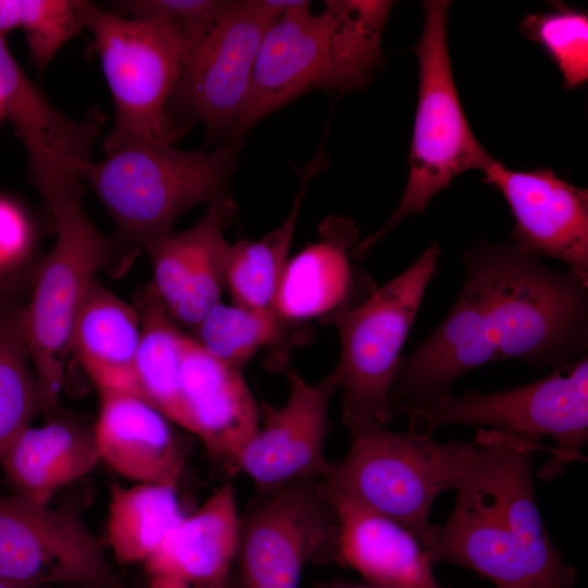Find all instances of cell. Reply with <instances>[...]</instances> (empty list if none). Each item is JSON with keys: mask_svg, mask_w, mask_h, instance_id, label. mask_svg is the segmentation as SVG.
<instances>
[{"mask_svg": "<svg viewBox=\"0 0 588 588\" xmlns=\"http://www.w3.org/2000/svg\"><path fill=\"white\" fill-rule=\"evenodd\" d=\"M463 265L454 305L401 358L389 395L393 415L451 396L458 377L486 364L517 358L555 369L587 355L588 279L551 269L510 241L475 243Z\"/></svg>", "mask_w": 588, "mask_h": 588, "instance_id": "obj_1", "label": "cell"}, {"mask_svg": "<svg viewBox=\"0 0 588 588\" xmlns=\"http://www.w3.org/2000/svg\"><path fill=\"white\" fill-rule=\"evenodd\" d=\"M539 443L479 428L455 487L453 510L425 554L433 567H466L495 588H574L576 571L547 532L537 507L532 456Z\"/></svg>", "mask_w": 588, "mask_h": 588, "instance_id": "obj_2", "label": "cell"}, {"mask_svg": "<svg viewBox=\"0 0 588 588\" xmlns=\"http://www.w3.org/2000/svg\"><path fill=\"white\" fill-rule=\"evenodd\" d=\"M324 3L315 14L308 1H298L266 32L232 144L240 146L250 127L302 94L358 89L382 65L381 37L393 2Z\"/></svg>", "mask_w": 588, "mask_h": 588, "instance_id": "obj_3", "label": "cell"}, {"mask_svg": "<svg viewBox=\"0 0 588 588\" xmlns=\"http://www.w3.org/2000/svg\"><path fill=\"white\" fill-rule=\"evenodd\" d=\"M84 27L94 38L115 109L106 155L133 144H171L183 135L167 111L186 56L201 37L160 17H125L85 3Z\"/></svg>", "mask_w": 588, "mask_h": 588, "instance_id": "obj_4", "label": "cell"}, {"mask_svg": "<svg viewBox=\"0 0 588 588\" xmlns=\"http://www.w3.org/2000/svg\"><path fill=\"white\" fill-rule=\"evenodd\" d=\"M238 146L211 152L171 144L120 147L82 172L121 234L146 250L172 233L175 220L199 204L228 197Z\"/></svg>", "mask_w": 588, "mask_h": 588, "instance_id": "obj_5", "label": "cell"}, {"mask_svg": "<svg viewBox=\"0 0 588 588\" xmlns=\"http://www.w3.org/2000/svg\"><path fill=\"white\" fill-rule=\"evenodd\" d=\"M350 434L346 454L331 462L323 486L397 523L427 549L438 529L431 507L440 493L455 489L470 442H440L409 427H363Z\"/></svg>", "mask_w": 588, "mask_h": 588, "instance_id": "obj_6", "label": "cell"}, {"mask_svg": "<svg viewBox=\"0 0 588 588\" xmlns=\"http://www.w3.org/2000/svg\"><path fill=\"white\" fill-rule=\"evenodd\" d=\"M425 22L416 47L418 94L408 158V179L390 218L358 243L356 259L404 219L420 215L460 174L483 170L493 158L475 137L454 83L446 38L449 1H424Z\"/></svg>", "mask_w": 588, "mask_h": 588, "instance_id": "obj_7", "label": "cell"}, {"mask_svg": "<svg viewBox=\"0 0 588 588\" xmlns=\"http://www.w3.org/2000/svg\"><path fill=\"white\" fill-rule=\"evenodd\" d=\"M441 252L438 242L431 243L413 265L333 321L340 357L332 373L342 390L341 420L348 431L392 420L390 390Z\"/></svg>", "mask_w": 588, "mask_h": 588, "instance_id": "obj_8", "label": "cell"}, {"mask_svg": "<svg viewBox=\"0 0 588 588\" xmlns=\"http://www.w3.org/2000/svg\"><path fill=\"white\" fill-rule=\"evenodd\" d=\"M406 416L408 427L419 432L462 425L486 426L535 443L551 438L554 448L539 477L555 478L572 463L586 460L581 452L588 441V355L527 384L452 394Z\"/></svg>", "mask_w": 588, "mask_h": 588, "instance_id": "obj_9", "label": "cell"}, {"mask_svg": "<svg viewBox=\"0 0 588 588\" xmlns=\"http://www.w3.org/2000/svg\"><path fill=\"white\" fill-rule=\"evenodd\" d=\"M81 196L82 192L65 193L45 204L57 240L40 265L25 307L30 358L46 414L56 406L63 383L75 316L113 249L89 220Z\"/></svg>", "mask_w": 588, "mask_h": 588, "instance_id": "obj_10", "label": "cell"}, {"mask_svg": "<svg viewBox=\"0 0 588 588\" xmlns=\"http://www.w3.org/2000/svg\"><path fill=\"white\" fill-rule=\"evenodd\" d=\"M338 514L322 479L303 478L257 497L241 516L242 588H298L308 563L336 561Z\"/></svg>", "mask_w": 588, "mask_h": 588, "instance_id": "obj_11", "label": "cell"}, {"mask_svg": "<svg viewBox=\"0 0 588 588\" xmlns=\"http://www.w3.org/2000/svg\"><path fill=\"white\" fill-rule=\"evenodd\" d=\"M0 581L20 588H125L74 504L0 494Z\"/></svg>", "mask_w": 588, "mask_h": 588, "instance_id": "obj_12", "label": "cell"}, {"mask_svg": "<svg viewBox=\"0 0 588 588\" xmlns=\"http://www.w3.org/2000/svg\"><path fill=\"white\" fill-rule=\"evenodd\" d=\"M298 1H225L212 26L189 49L175 93L205 123L207 135L233 132L245 106L264 36Z\"/></svg>", "mask_w": 588, "mask_h": 588, "instance_id": "obj_13", "label": "cell"}, {"mask_svg": "<svg viewBox=\"0 0 588 588\" xmlns=\"http://www.w3.org/2000/svg\"><path fill=\"white\" fill-rule=\"evenodd\" d=\"M289 396L281 406L262 403L261 422L243 448L236 473L246 474L257 497L292 481L322 478L331 462L324 455L328 411L339 389L331 372L316 384L287 370Z\"/></svg>", "mask_w": 588, "mask_h": 588, "instance_id": "obj_14", "label": "cell"}, {"mask_svg": "<svg viewBox=\"0 0 588 588\" xmlns=\"http://www.w3.org/2000/svg\"><path fill=\"white\" fill-rule=\"evenodd\" d=\"M482 172V181L503 195L512 212L510 242L588 279V191L551 169L514 171L493 159Z\"/></svg>", "mask_w": 588, "mask_h": 588, "instance_id": "obj_15", "label": "cell"}, {"mask_svg": "<svg viewBox=\"0 0 588 588\" xmlns=\"http://www.w3.org/2000/svg\"><path fill=\"white\" fill-rule=\"evenodd\" d=\"M0 108L23 139L32 182L44 203L82 192L97 134L94 122H76L53 108L27 78L0 35Z\"/></svg>", "mask_w": 588, "mask_h": 588, "instance_id": "obj_16", "label": "cell"}, {"mask_svg": "<svg viewBox=\"0 0 588 588\" xmlns=\"http://www.w3.org/2000/svg\"><path fill=\"white\" fill-rule=\"evenodd\" d=\"M358 243L353 220L326 218L318 240L289 258L271 309L294 324L313 320L333 323L340 315L366 301L377 285L355 265Z\"/></svg>", "mask_w": 588, "mask_h": 588, "instance_id": "obj_17", "label": "cell"}, {"mask_svg": "<svg viewBox=\"0 0 588 588\" xmlns=\"http://www.w3.org/2000/svg\"><path fill=\"white\" fill-rule=\"evenodd\" d=\"M180 393L186 430L197 436L208 454L229 475L260 424V407L242 369L208 354L186 335L181 355Z\"/></svg>", "mask_w": 588, "mask_h": 588, "instance_id": "obj_18", "label": "cell"}, {"mask_svg": "<svg viewBox=\"0 0 588 588\" xmlns=\"http://www.w3.org/2000/svg\"><path fill=\"white\" fill-rule=\"evenodd\" d=\"M241 516L230 483L183 516L144 562L149 588H226L236 560Z\"/></svg>", "mask_w": 588, "mask_h": 588, "instance_id": "obj_19", "label": "cell"}, {"mask_svg": "<svg viewBox=\"0 0 588 588\" xmlns=\"http://www.w3.org/2000/svg\"><path fill=\"white\" fill-rule=\"evenodd\" d=\"M94 426L100 461L137 483L176 488L185 445L162 413L134 393L99 389Z\"/></svg>", "mask_w": 588, "mask_h": 588, "instance_id": "obj_20", "label": "cell"}, {"mask_svg": "<svg viewBox=\"0 0 588 588\" xmlns=\"http://www.w3.org/2000/svg\"><path fill=\"white\" fill-rule=\"evenodd\" d=\"M323 488L339 518L340 564L380 588H449L437 581L424 548L409 531L356 500Z\"/></svg>", "mask_w": 588, "mask_h": 588, "instance_id": "obj_21", "label": "cell"}, {"mask_svg": "<svg viewBox=\"0 0 588 588\" xmlns=\"http://www.w3.org/2000/svg\"><path fill=\"white\" fill-rule=\"evenodd\" d=\"M98 462L94 426L60 417L23 429L1 465L16 493L49 504L54 492L90 473Z\"/></svg>", "mask_w": 588, "mask_h": 588, "instance_id": "obj_22", "label": "cell"}, {"mask_svg": "<svg viewBox=\"0 0 588 588\" xmlns=\"http://www.w3.org/2000/svg\"><path fill=\"white\" fill-rule=\"evenodd\" d=\"M139 339L136 308L95 279L74 319L71 354H75L98 390L136 394L134 360Z\"/></svg>", "mask_w": 588, "mask_h": 588, "instance_id": "obj_23", "label": "cell"}, {"mask_svg": "<svg viewBox=\"0 0 588 588\" xmlns=\"http://www.w3.org/2000/svg\"><path fill=\"white\" fill-rule=\"evenodd\" d=\"M321 147L301 170V186L283 222L259 240L229 244L224 260V289L233 304L257 309L271 308L295 232L305 189L326 166Z\"/></svg>", "mask_w": 588, "mask_h": 588, "instance_id": "obj_24", "label": "cell"}, {"mask_svg": "<svg viewBox=\"0 0 588 588\" xmlns=\"http://www.w3.org/2000/svg\"><path fill=\"white\" fill-rule=\"evenodd\" d=\"M140 339L134 360L136 395L186 430L180 393V367L184 340L152 284L136 294Z\"/></svg>", "mask_w": 588, "mask_h": 588, "instance_id": "obj_25", "label": "cell"}, {"mask_svg": "<svg viewBox=\"0 0 588 588\" xmlns=\"http://www.w3.org/2000/svg\"><path fill=\"white\" fill-rule=\"evenodd\" d=\"M302 327L283 320L271 308L218 303L194 327L192 338L212 357L238 369L258 351L278 347L284 368L291 350L301 345L296 340L308 336L299 331Z\"/></svg>", "mask_w": 588, "mask_h": 588, "instance_id": "obj_26", "label": "cell"}, {"mask_svg": "<svg viewBox=\"0 0 588 588\" xmlns=\"http://www.w3.org/2000/svg\"><path fill=\"white\" fill-rule=\"evenodd\" d=\"M183 516L174 488L115 485L110 495L107 540L119 561L145 562Z\"/></svg>", "mask_w": 588, "mask_h": 588, "instance_id": "obj_27", "label": "cell"}, {"mask_svg": "<svg viewBox=\"0 0 588 588\" xmlns=\"http://www.w3.org/2000/svg\"><path fill=\"white\" fill-rule=\"evenodd\" d=\"M29 360L25 307L0 301V464L21 431L42 412Z\"/></svg>", "mask_w": 588, "mask_h": 588, "instance_id": "obj_28", "label": "cell"}, {"mask_svg": "<svg viewBox=\"0 0 588 588\" xmlns=\"http://www.w3.org/2000/svg\"><path fill=\"white\" fill-rule=\"evenodd\" d=\"M211 220L199 246L181 297L169 314L175 323L195 327L218 303L224 289V260L229 244L223 230L232 222L237 206L225 197L208 206Z\"/></svg>", "mask_w": 588, "mask_h": 588, "instance_id": "obj_29", "label": "cell"}, {"mask_svg": "<svg viewBox=\"0 0 588 588\" xmlns=\"http://www.w3.org/2000/svg\"><path fill=\"white\" fill-rule=\"evenodd\" d=\"M554 11L525 16L520 30L541 46L562 74L564 86L574 89L588 79V16L554 2Z\"/></svg>", "mask_w": 588, "mask_h": 588, "instance_id": "obj_30", "label": "cell"}, {"mask_svg": "<svg viewBox=\"0 0 588 588\" xmlns=\"http://www.w3.org/2000/svg\"><path fill=\"white\" fill-rule=\"evenodd\" d=\"M86 1L16 0L17 27L23 28L32 60L44 71L58 50L82 28Z\"/></svg>", "mask_w": 588, "mask_h": 588, "instance_id": "obj_31", "label": "cell"}, {"mask_svg": "<svg viewBox=\"0 0 588 588\" xmlns=\"http://www.w3.org/2000/svg\"><path fill=\"white\" fill-rule=\"evenodd\" d=\"M210 220L211 213L208 209L206 215L189 229L172 232L147 249L154 271L151 284L168 314L173 310L181 297Z\"/></svg>", "mask_w": 588, "mask_h": 588, "instance_id": "obj_32", "label": "cell"}, {"mask_svg": "<svg viewBox=\"0 0 588 588\" xmlns=\"http://www.w3.org/2000/svg\"><path fill=\"white\" fill-rule=\"evenodd\" d=\"M114 13L125 17H160L181 23L203 36L221 13L218 0H126L113 2Z\"/></svg>", "mask_w": 588, "mask_h": 588, "instance_id": "obj_33", "label": "cell"}, {"mask_svg": "<svg viewBox=\"0 0 588 588\" xmlns=\"http://www.w3.org/2000/svg\"><path fill=\"white\" fill-rule=\"evenodd\" d=\"M30 241L28 223L20 209L0 198V271L25 255Z\"/></svg>", "mask_w": 588, "mask_h": 588, "instance_id": "obj_34", "label": "cell"}, {"mask_svg": "<svg viewBox=\"0 0 588 588\" xmlns=\"http://www.w3.org/2000/svg\"><path fill=\"white\" fill-rule=\"evenodd\" d=\"M309 588H380L370 584H357L345 581L341 579H335L327 583H318Z\"/></svg>", "mask_w": 588, "mask_h": 588, "instance_id": "obj_35", "label": "cell"}, {"mask_svg": "<svg viewBox=\"0 0 588 588\" xmlns=\"http://www.w3.org/2000/svg\"><path fill=\"white\" fill-rule=\"evenodd\" d=\"M0 588H20V587L0 581ZM57 588H115V587H109V586H103V585H69V586H61Z\"/></svg>", "mask_w": 588, "mask_h": 588, "instance_id": "obj_36", "label": "cell"}, {"mask_svg": "<svg viewBox=\"0 0 588 588\" xmlns=\"http://www.w3.org/2000/svg\"><path fill=\"white\" fill-rule=\"evenodd\" d=\"M226 588H242V585L238 580L237 575H234V576L232 575Z\"/></svg>", "mask_w": 588, "mask_h": 588, "instance_id": "obj_37", "label": "cell"}, {"mask_svg": "<svg viewBox=\"0 0 588 588\" xmlns=\"http://www.w3.org/2000/svg\"><path fill=\"white\" fill-rule=\"evenodd\" d=\"M2 111H1V108H0V115H1Z\"/></svg>", "mask_w": 588, "mask_h": 588, "instance_id": "obj_38", "label": "cell"}, {"mask_svg": "<svg viewBox=\"0 0 588 588\" xmlns=\"http://www.w3.org/2000/svg\"><path fill=\"white\" fill-rule=\"evenodd\" d=\"M0 273H1V271H0Z\"/></svg>", "mask_w": 588, "mask_h": 588, "instance_id": "obj_39", "label": "cell"}]
</instances>
